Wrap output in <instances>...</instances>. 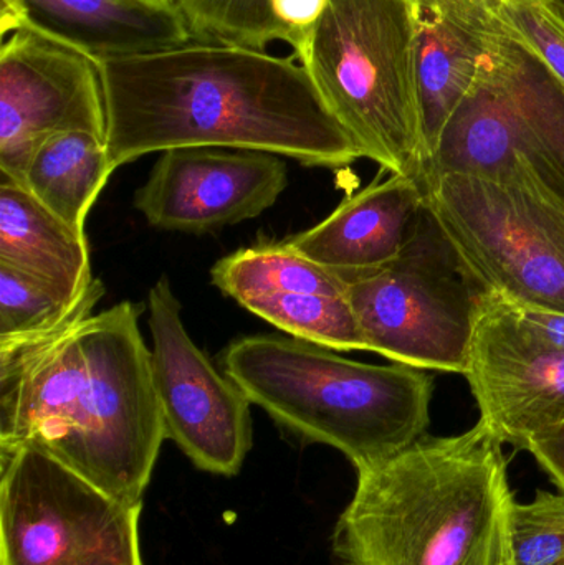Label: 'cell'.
I'll use <instances>...</instances> for the list:
<instances>
[{
    "instance_id": "5bb4252c",
    "label": "cell",
    "mask_w": 564,
    "mask_h": 565,
    "mask_svg": "<svg viewBox=\"0 0 564 565\" xmlns=\"http://www.w3.org/2000/svg\"><path fill=\"white\" fill-rule=\"evenodd\" d=\"M17 23H29L98 62L195 39L172 0H0V32Z\"/></svg>"
},
{
    "instance_id": "ac0fdd59",
    "label": "cell",
    "mask_w": 564,
    "mask_h": 565,
    "mask_svg": "<svg viewBox=\"0 0 564 565\" xmlns=\"http://www.w3.org/2000/svg\"><path fill=\"white\" fill-rule=\"evenodd\" d=\"M105 139L70 131L43 139L23 169L20 185L78 232L115 172Z\"/></svg>"
},
{
    "instance_id": "484cf974",
    "label": "cell",
    "mask_w": 564,
    "mask_h": 565,
    "mask_svg": "<svg viewBox=\"0 0 564 565\" xmlns=\"http://www.w3.org/2000/svg\"><path fill=\"white\" fill-rule=\"evenodd\" d=\"M526 451L564 493V422L535 435L526 445Z\"/></svg>"
},
{
    "instance_id": "603a6c76",
    "label": "cell",
    "mask_w": 564,
    "mask_h": 565,
    "mask_svg": "<svg viewBox=\"0 0 564 565\" xmlns=\"http://www.w3.org/2000/svg\"><path fill=\"white\" fill-rule=\"evenodd\" d=\"M507 35L535 53L564 88V26L545 0H490Z\"/></svg>"
},
{
    "instance_id": "ba28073f",
    "label": "cell",
    "mask_w": 564,
    "mask_h": 565,
    "mask_svg": "<svg viewBox=\"0 0 564 565\" xmlns=\"http://www.w3.org/2000/svg\"><path fill=\"white\" fill-rule=\"evenodd\" d=\"M141 510L45 451L0 447V565H145Z\"/></svg>"
},
{
    "instance_id": "8992f818",
    "label": "cell",
    "mask_w": 564,
    "mask_h": 565,
    "mask_svg": "<svg viewBox=\"0 0 564 565\" xmlns=\"http://www.w3.org/2000/svg\"><path fill=\"white\" fill-rule=\"evenodd\" d=\"M447 174L513 185L564 207V88L503 29L419 179Z\"/></svg>"
},
{
    "instance_id": "cb8c5ba5",
    "label": "cell",
    "mask_w": 564,
    "mask_h": 565,
    "mask_svg": "<svg viewBox=\"0 0 564 565\" xmlns=\"http://www.w3.org/2000/svg\"><path fill=\"white\" fill-rule=\"evenodd\" d=\"M502 298V296H500ZM507 312L517 326L530 338L564 351V315L545 311V309L529 308L503 299Z\"/></svg>"
},
{
    "instance_id": "30bf717a",
    "label": "cell",
    "mask_w": 564,
    "mask_h": 565,
    "mask_svg": "<svg viewBox=\"0 0 564 565\" xmlns=\"http://www.w3.org/2000/svg\"><path fill=\"white\" fill-rule=\"evenodd\" d=\"M148 311L166 438L201 470L234 477L252 448V402L192 341L168 278L149 289Z\"/></svg>"
},
{
    "instance_id": "d6986e66",
    "label": "cell",
    "mask_w": 564,
    "mask_h": 565,
    "mask_svg": "<svg viewBox=\"0 0 564 565\" xmlns=\"http://www.w3.org/2000/svg\"><path fill=\"white\" fill-rule=\"evenodd\" d=\"M211 280L237 302L248 296L347 295L341 275L297 254L285 241L262 242L221 258Z\"/></svg>"
},
{
    "instance_id": "7a4b0ae2",
    "label": "cell",
    "mask_w": 564,
    "mask_h": 565,
    "mask_svg": "<svg viewBox=\"0 0 564 565\" xmlns=\"http://www.w3.org/2000/svg\"><path fill=\"white\" fill-rule=\"evenodd\" d=\"M139 315L123 301L0 342V447L45 451L111 497L142 504L168 438Z\"/></svg>"
},
{
    "instance_id": "e0dca14e",
    "label": "cell",
    "mask_w": 564,
    "mask_h": 565,
    "mask_svg": "<svg viewBox=\"0 0 564 565\" xmlns=\"http://www.w3.org/2000/svg\"><path fill=\"white\" fill-rule=\"evenodd\" d=\"M0 264L46 282L72 301L99 285L85 232L75 231L25 188L0 179Z\"/></svg>"
},
{
    "instance_id": "3957f363",
    "label": "cell",
    "mask_w": 564,
    "mask_h": 565,
    "mask_svg": "<svg viewBox=\"0 0 564 565\" xmlns=\"http://www.w3.org/2000/svg\"><path fill=\"white\" fill-rule=\"evenodd\" d=\"M503 444L482 422L358 471L333 551L347 565H512Z\"/></svg>"
},
{
    "instance_id": "5b68a950",
    "label": "cell",
    "mask_w": 564,
    "mask_h": 565,
    "mask_svg": "<svg viewBox=\"0 0 564 565\" xmlns=\"http://www.w3.org/2000/svg\"><path fill=\"white\" fill-rule=\"evenodd\" d=\"M294 55L363 158L419 179L426 148L414 0H328Z\"/></svg>"
},
{
    "instance_id": "7c38bea8",
    "label": "cell",
    "mask_w": 564,
    "mask_h": 565,
    "mask_svg": "<svg viewBox=\"0 0 564 565\" xmlns=\"http://www.w3.org/2000/svg\"><path fill=\"white\" fill-rule=\"evenodd\" d=\"M287 185V164L270 152L169 149L136 191L135 207L151 227L205 234L257 218Z\"/></svg>"
},
{
    "instance_id": "d4e9b609",
    "label": "cell",
    "mask_w": 564,
    "mask_h": 565,
    "mask_svg": "<svg viewBox=\"0 0 564 565\" xmlns=\"http://www.w3.org/2000/svg\"><path fill=\"white\" fill-rule=\"evenodd\" d=\"M278 22L294 35V50L305 33L318 22L327 9L328 0H270Z\"/></svg>"
},
{
    "instance_id": "4316f807",
    "label": "cell",
    "mask_w": 564,
    "mask_h": 565,
    "mask_svg": "<svg viewBox=\"0 0 564 565\" xmlns=\"http://www.w3.org/2000/svg\"><path fill=\"white\" fill-rule=\"evenodd\" d=\"M545 2L549 9L552 10L553 15L564 26V0H545Z\"/></svg>"
},
{
    "instance_id": "277c9868",
    "label": "cell",
    "mask_w": 564,
    "mask_h": 565,
    "mask_svg": "<svg viewBox=\"0 0 564 565\" xmlns=\"http://www.w3.org/2000/svg\"><path fill=\"white\" fill-rule=\"evenodd\" d=\"M221 367L278 425L337 448L357 471L426 437L434 381L406 364H364L291 335H242Z\"/></svg>"
},
{
    "instance_id": "4fadbf2b",
    "label": "cell",
    "mask_w": 564,
    "mask_h": 565,
    "mask_svg": "<svg viewBox=\"0 0 564 565\" xmlns=\"http://www.w3.org/2000/svg\"><path fill=\"white\" fill-rule=\"evenodd\" d=\"M464 377L483 425L519 450L564 422V351L526 335L490 292L477 319Z\"/></svg>"
},
{
    "instance_id": "44dd1931",
    "label": "cell",
    "mask_w": 564,
    "mask_h": 565,
    "mask_svg": "<svg viewBox=\"0 0 564 565\" xmlns=\"http://www.w3.org/2000/svg\"><path fill=\"white\" fill-rule=\"evenodd\" d=\"M188 20L195 40H217L265 50L294 35L278 22L270 0H172Z\"/></svg>"
},
{
    "instance_id": "2e32d148",
    "label": "cell",
    "mask_w": 564,
    "mask_h": 565,
    "mask_svg": "<svg viewBox=\"0 0 564 565\" xmlns=\"http://www.w3.org/2000/svg\"><path fill=\"white\" fill-rule=\"evenodd\" d=\"M414 6L427 162L447 122L479 78L502 29L490 0H414Z\"/></svg>"
},
{
    "instance_id": "7402d4cb",
    "label": "cell",
    "mask_w": 564,
    "mask_h": 565,
    "mask_svg": "<svg viewBox=\"0 0 564 565\" xmlns=\"http://www.w3.org/2000/svg\"><path fill=\"white\" fill-rule=\"evenodd\" d=\"M512 565H564V493L539 491L530 503L512 504Z\"/></svg>"
},
{
    "instance_id": "ffe728a7",
    "label": "cell",
    "mask_w": 564,
    "mask_h": 565,
    "mask_svg": "<svg viewBox=\"0 0 564 565\" xmlns=\"http://www.w3.org/2000/svg\"><path fill=\"white\" fill-rule=\"evenodd\" d=\"M105 295V285L78 301L65 298L46 282L0 264V342L45 334L72 319L93 312Z\"/></svg>"
},
{
    "instance_id": "6da1fadb",
    "label": "cell",
    "mask_w": 564,
    "mask_h": 565,
    "mask_svg": "<svg viewBox=\"0 0 564 565\" xmlns=\"http://www.w3.org/2000/svg\"><path fill=\"white\" fill-rule=\"evenodd\" d=\"M99 65L115 169L178 148L247 149L324 169L363 158L295 55L194 39Z\"/></svg>"
},
{
    "instance_id": "52a82bcc",
    "label": "cell",
    "mask_w": 564,
    "mask_h": 565,
    "mask_svg": "<svg viewBox=\"0 0 564 565\" xmlns=\"http://www.w3.org/2000/svg\"><path fill=\"white\" fill-rule=\"evenodd\" d=\"M343 278L370 352L423 371L464 375L477 319L492 291L470 270L429 205L421 209L393 262Z\"/></svg>"
},
{
    "instance_id": "9a60e30c",
    "label": "cell",
    "mask_w": 564,
    "mask_h": 565,
    "mask_svg": "<svg viewBox=\"0 0 564 565\" xmlns=\"http://www.w3.org/2000/svg\"><path fill=\"white\" fill-rule=\"evenodd\" d=\"M424 204L419 179L391 174L348 195L323 222L285 244L341 277L366 274L401 254Z\"/></svg>"
},
{
    "instance_id": "8fae6325",
    "label": "cell",
    "mask_w": 564,
    "mask_h": 565,
    "mask_svg": "<svg viewBox=\"0 0 564 565\" xmlns=\"http://www.w3.org/2000/svg\"><path fill=\"white\" fill-rule=\"evenodd\" d=\"M0 179L20 184L33 149L53 135L82 131L106 141L102 65L29 23L2 30Z\"/></svg>"
},
{
    "instance_id": "9c48e42d",
    "label": "cell",
    "mask_w": 564,
    "mask_h": 565,
    "mask_svg": "<svg viewBox=\"0 0 564 565\" xmlns=\"http://www.w3.org/2000/svg\"><path fill=\"white\" fill-rule=\"evenodd\" d=\"M470 270L507 301L564 315V207L470 175L419 179Z\"/></svg>"
}]
</instances>
